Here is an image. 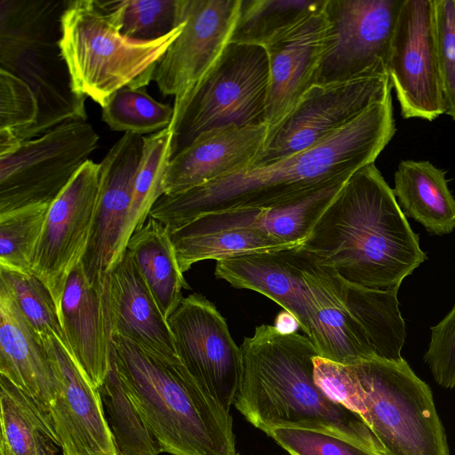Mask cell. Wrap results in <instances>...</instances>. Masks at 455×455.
<instances>
[{
	"instance_id": "cell-1",
	"label": "cell",
	"mask_w": 455,
	"mask_h": 455,
	"mask_svg": "<svg viewBox=\"0 0 455 455\" xmlns=\"http://www.w3.org/2000/svg\"><path fill=\"white\" fill-rule=\"evenodd\" d=\"M395 132L390 94L308 148L182 193L163 195L149 217L172 229L207 213L290 204L347 181L357 170L374 163Z\"/></svg>"
},
{
	"instance_id": "cell-2",
	"label": "cell",
	"mask_w": 455,
	"mask_h": 455,
	"mask_svg": "<svg viewBox=\"0 0 455 455\" xmlns=\"http://www.w3.org/2000/svg\"><path fill=\"white\" fill-rule=\"evenodd\" d=\"M301 246L347 283L379 291H398L427 259L374 163L350 176Z\"/></svg>"
},
{
	"instance_id": "cell-3",
	"label": "cell",
	"mask_w": 455,
	"mask_h": 455,
	"mask_svg": "<svg viewBox=\"0 0 455 455\" xmlns=\"http://www.w3.org/2000/svg\"><path fill=\"white\" fill-rule=\"evenodd\" d=\"M240 349L241 379L233 405L256 428L324 430L381 455L363 419L316 384L314 359L319 355L307 337L265 323L244 338Z\"/></svg>"
},
{
	"instance_id": "cell-4",
	"label": "cell",
	"mask_w": 455,
	"mask_h": 455,
	"mask_svg": "<svg viewBox=\"0 0 455 455\" xmlns=\"http://www.w3.org/2000/svg\"><path fill=\"white\" fill-rule=\"evenodd\" d=\"M214 274L280 305L319 356L342 364L375 356L364 329L347 308V281L301 245L217 261Z\"/></svg>"
},
{
	"instance_id": "cell-5",
	"label": "cell",
	"mask_w": 455,
	"mask_h": 455,
	"mask_svg": "<svg viewBox=\"0 0 455 455\" xmlns=\"http://www.w3.org/2000/svg\"><path fill=\"white\" fill-rule=\"evenodd\" d=\"M314 364L316 384L363 419L381 455H450L431 389L403 357L342 364L317 355Z\"/></svg>"
},
{
	"instance_id": "cell-6",
	"label": "cell",
	"mask_w": 455,
	"mask_h": 455,
	"mask_svg": "<svg viewBox=\"0 0 455 455\" xmlns=\"http://www.w3.org/2000/svg\"><path fill=\"white\" fill-rule=\"evenodd\" d=\"M115 361L142 420L172 455H235L230 413L205 395L180 360H170L114 335Z\"/></svg>"
},
{
	"instance_id": "cell-7",
	"label": "cell",
	"mask_w": 455,
	"mask_h": 455,
	"mask_svg": "<svg viewBox=\"0 0 455 455\" xmlns=\"http://www.w3.org/2000/svg\"><path fill=\"white\" fill-rule=\"evenodd\" d=\"M68 1L0 0V69L23 80L38 103L36 123L21 141L59 124L85 121V96L76 93L60 48Z\"/></svg>"
},
{
	"instance_id": "cell-8",
	"label": "cell",
	"mask_w": 455,
	"mask_h": 455,
	"mask_svg": "<svg viewBox=\"0 0 455 455\" xmlns=\"http://www.w3.org/2000/svg\"><path fill=\"white\" fill-rule=\"evenodd\" d=\"M184 21L153 41H137L121 34L103 1L68 0L61 17L60 48L73 88L101 108L117 90L145 87Z\"/></svg>"
},
{
	"instance_id": "cell-9",
	"label": "cell",
	"mask_w": 455,
	"mask_h": 455,
	"mask_svg": "<svg viewBox=\"0 0 455 455\" xmlns=\"http://www.w3.org/2000/svg\"><path fill=\"white\" fill-rule=\"evenodd\" d=\"M268 88L266 49L229 42L205 76L173 107L172 158L207 132L267 124Z\"/></svg>"
},
{
	"instance_id": "cell-10",
	"label": "cell",
	"mask_w": 455,
	"mask_h": 455,
	"mask_svg": "<svg viewBox=\"0 0 455 455\" xmlns=\"http://www.w3.org/2000/svg\"><path fill=\"white\" fill-rule=\"evenodd\" d=\"M99 135L85 121H69L24 140L0 158V213L51 204L98 146Z\"/></svg>"
},
{
	"instance_id": "cell-11",
	"label": "cell",
	"mask_w": 455,
	"mask_h": 455,
	"mask_svg": "<svg viewBox=\"0 0 455 455\" xmlns=\"http://www.w3.org/2000/svg\"><path fill=\"white\" fill-rule=\"evenodd\" d=\"M391 91L387 72L313 85L286 117L269 128L251 166L271 164L319 143L385 100Z\"/></svg>"
},
{
	"instance_id": "cell-12",
	"label": "cell",
	"mask_w": 455,
	"mask_h": 455,
	"mask_svg": "<svg viewBox=\"0 0 455 455\" xmlns=\"http://www.w3.org/2000/svg\"><path fill=\"white\" fill-rule=\"evenodd\" d=\"M404 0H325L328 31L316 84L387 72L392 35Z\"/></svg>"
},
{
	"instance_id": "cell-13",
	"label": "cell",
	"mask_w": 455,
	"mask_h": 455,
	"mask_svg": "<svg viewBox=\"0 0 455 455\" xmlns=\"http://www.w3.org/2000/svg\"><path fill=\"white\" fill-rule=\"evenodd\" d=\"M387 71L403 118L433 121L445 114L436 0H404L392 35Z\"/></svg>"
},
{
	"instance_id": "cell-14",
	"label": "cell",
	"mask_w": 455,
	"mask_h": 455,
	"mask_svg": "<svg viewBox=\"0 0 455 455\" xmlns=\"http://www.w3.org/2000/svg\"><path fill=\"white\" fill-rule=\"evenodd\" d=\"M167 321L182 364L203 392L229 412L242 356L224 317L213 303L194 293L183 298Z\"/></svg>"
},
{
	"instance_id": "cell-15",
	"label": "cell",
	"mask_w": 455,
	"mask_h": 455,
	"mask_svg": "<svg viewBox=\"0 0 455 455\" xmlns=\"http://www.w3.org/2000/svg\"><path fill=\"white\" fill-rule=\"evenodd\" d=\"M100 164L87 160L51 203L30 272L48 288L59 313L67 280L84 255L99 191Z\"/></svg>"
},
{
	"instance_id": "cell-16",
	"label": "cell",
	"mask_w": 455,
	"mask_h": 455,
	"mask_svg": "<svg viewBox=\"0 0 455 455\" xmlns=\"http://www.w3.org/2000/svg\"><path fill=\"white\" fill-rule=\"evenodd\" d=\"M241 0H185L184 26L158 62L153 80L178 106L221 55Z\"/></svg>"
},
{
	"instance_id": "cell-17",
	"label": "cell",
	"mask_w": 455,
	"mask_h": 455,
	"mask_svg": "<svg viewBox=\"0 0 455 455\" xmlns=\"http://www.w3.org/2000/svg\"><path fill=\"white\" fill-rule=\"evenodd\" d=\"M143 136L124 133L100 163L99 191L82 266L90 284L110 283L128 218Z\"/></svg>"
},
{
	"instance_id": "cell-18",
	"label": "cell",
	"mask_w": 455,
	"mask_h": 455,
	"mask_svg": "<svg viewBox=\"0 0 455 455\" xmlns=\"http://www.w3.org/2000/svg\"><path fill=\"white\" fill-rule=\"evenodd\" d=\"M57 380L48 415L61 455H120L105 414L100 390L56 339L43 338Z\"/></svg>"
},
{
	"instance_id": "cell-19",
	"label": "cell",
	"mask_w": 455,
	"mask_h": 455,
	"mask_svg": "<svg viewBox=\"0 0 455 455\" xmlns=\"http://www.w3.org/2000/svg\"><path fill=\"white\" fill-rule=\"evenodd\" d=\"M60 320L68 351L90 381L100 388L115 355L110 283H89L82 263L69 275L62 295Z\"/></svg>"
},
{
	"instance_id": "cell-20",
	"label": "cell",
	"mask_w": 455,
	"mask_h": 455,
	"mask_svg": "<svg viewBox=\"0 0 455 455\" xmlns=\"http://www.w3.org/2000/svg\"><path fill=\"white\" fill-rule=\"evenodd\" d=\"M324 2L264 47L269 62L268 128L286 117L303 95L316 84L328 31Z\"/></svg>"
},
{
	"instance_id": "cell-21",
	"label": "cell",
	"mask_w": 455,
	"mask_h": 455,
	"mask_svg": "<svg viewBox=\"0 0 455 455\" xmlns=\"http://www.w3.org/2000/svg\"><path fill=\"white\" fill-rule=\"evenodd\" d=\"M267 124L207 132L172 157L163 180L164 195L182 193L251 167L260 154Z\"/></svg>"
},
{
	"instance_id": "cell-22",
	"label": "cell",
	"mask_w": 455,
	"mask_h": 455,
	"mask_svg": "<svg viewBox=\"0 0 455 455\" xmlns=\"http://www.w3.org/2000/svg\"><path fill=\"white\" fill-rule=\"evenodd\" d=\"M114 335L170 360H180L169 323L125 250L110 275Z\"/></svg>"
},
{
	"instance_id": "cell-23",
	"label": "cell",
	"mask_w": 455,
	"mask_h": 455,
	"mask_svg": "<svg viewBox=\"0 0 455 455\" xmlns=\"http://www.w3.org/2000/svg\"><path fill=\"white\" fill-rule=\"evenodd\" d=\"M0 375L48 413L57 394L54 371L42 340L1 285Z\"/></svg>"
},
{
	"instance_id": "cell-24",
	"label": "cell",
	"mask_w": 455,
	"mask_h": 455,
	"mask_svg": "<svg viewBox=\"0 0 455 455\" xmlns=\"http://www.w3.org/2000/svg\"><path fill=\"white\" fill-rule=\"evenodd\" d=\"M344 183L329 185L302 199L283 205L212 212L183 225L198 230L258 229L286 244L299 246L308 236L315 222Z\"/></svg>"
},
{
	"instance_id": "cell-25",
	"label": "cell",
	"mask_w": 455,
	"mask_h": 455,
	"mask_svg": "<svg viewBox=\"0 0 455 455\" xmlns=\"http://www.w3.org/2000/svg\"><path fill=\"white\" fill-rule=\"evenodd\" d=\"M393 191L403 214L428 233L443 235L455 229V198L445 172L430 162L401 161L395 172Z\"/></svg>"
},
{
	"instance_id": "cell-26",
	"label": "cell",
	"mask_w": 455,
	"mask_h": 455,
	"mask_svg": "<svg viewBox=\"0 0 455 455\" xmlns=\"http://www.w3.org/2000/svg\"><path fill=\"white\" fill-rule=\"evenodd\" d=\"M126 250L168 319L184 298L182 290L189 289L179 267L168 227L148 217L132 235Z\"/></svg>"
},
{
	"instance_id": "cell-27",
	"label": "cell",
	"mask_w": 455,
	"mask_h": 455,
	"mask_svg": "<svg viewBox=\"0 0 455 455\" xmlns=\"http://www.w3.org/2000/svg\"><path fill=\"white\" fill-rule=\"evenodd\" d=\"M0 455H59L60 442L47 412L0 375Z\"/></svg>"
},
{
	"instance_id": "cell-28",
	"label": "cell",
	"mask_w": 455,
	"mask_h": 455,
	"mask_svg": "<svg viewBox=\"0 0 455 455\" xmlns=\"http://www.w3.org/2000/svg\"><path fill=\"white\" fill-rule=\"evenodd\" d=\"M180 271L200 261H217L240 256L291 248L271 235L250 228L198 230L182 225L169 229Z\"/></svg>"
},
{
	"instance_id": "cell-29",
	"label": "cell",
	"mask_w": 455,
	"mask_h": 455,
	"mask_svg": "<svg viewBox=\"0 0 455 455\" xmlns=\"http://www.w3.org/2000/svg\"><path fill=\"white\" fill-rule=\"evenodd\" d=\"M397 292L371 290L347 282L348 310L364 329L374 355L388 360L402 358L406 338Z\"/></svg>"
},
{
	"instance_id": "cell-30",
	"label": "cell",
	"mask_w": 455,
	"mask_h": 455,
	"mask_svg": "<svg viewBox=\"0 0 455 455\" xmlns=\"http://www.w3.org/2000/svg\"><path fill=\"white\" fill-rule=\"evenodd\" d=\"M171 127L143 136V151L136 172L128 218L122 235L117 261L132 235L142 227L156 202L164 195L163 180L172 158ZM117 263V262H116Z\"/></svg>"
},
{
	"instance_id": "cell-31",
	"label": "cell",
	"mask_w": 455,
	"mask_h": 455,
	"mask_svg": "<svg viewBox=\"0 0 455 455\" xmlns=\"http://www.w3.org/2000/svg\"><path fill=\"white\" fill-rule=\"evenodd\" d=\"M324 0H241L230 42L266 47Z\"/></svg>"
},
{
	"instance_id": "cell-32",
	"label": "cell",
	"mask_w": 455,
	"mask_h": 455,
	"mask_svg": "<svg viewBox=\"0 0 455 455\" xmlns=\"http://www.w3.org/2000/svg\"><path fill=\"white\" fill-rule=\"evenodd\" d=\"M105 414L121 455H158V441L148 428L125 392L115 355L108 374L99 388Z\"/></svg>"
},
{
	"instance_id": "cell-33",
	"label": "cell",
	"mask_w": 455,
	"mask_h": 455,
	"mask_svg": "<svg viewBox=\"0 0 455 455\" xmlns=\"http://www.w3.org/2000/svg\"><path fill=\"white\" fill-rule=\"evenodd\" d=\"M0 285L8 291L40 339H56L68 349L58 307L48 288L36 275L32 272L0 267Z\"/></svg>"
},
{
	"instance_id": "cell-34",
	"label": "cell",
	"mask_w": 455,
	"mask_h": 455,
	"mask_svg": "<svg viewBox=\"0 0 455 455\" xmlns=\"http://www.w3.org/2000/svg\"><path fill=\"white\" fill-rule=\"evenodd\" d=\"M173 107L154 100L147 88L123 87L109 96L102 107V120L112 131L152 134L168 128Z\"/></svg>"
},
{
	"instance_id": "cell-35",
	"label": "cell",
	"mask_w": 455,
	"mask_h": 455,
	"mask_svg": "<svg viewBox=\"0 0 455 455\" xmlns=\"http://www.w3.org/2000/svg\"><path fill=\"white\" fill-rule=\"evenodd\" d=\"M124 36L137 41L159 39L184 21L185 0L103 1Z\"/></svg>"
},
{
	"instance_id": "cell-36",
	"label": "cell",
	"mask_w": 455,
	"mask_h": 455,
	"mask_svg": "<svg viewBox=\"0 0 455 455\" xmlns=\"http://www.w3.org/2000/svg\"><path fill=\"white\" fill-rule=\"evenodd\" d=\"M51 204L0 213V267L30 272Z\"/></svg>"
},
{
	"instance_id": "cell-37",
	"label": "cell",
	"mask_w": 455,
	"mask_h": 455,
	"mask_svg": "<svg viewBox=\"0 0 455 455\" xmlns=\"http://www.w3.org/2000/svg\"><path fill=\"white\" fill-rule=\"evenodd\" d=\"M265 433L291 455H376L355 442L320 429L276 427Z\"/></svg>"
},
{
	"instance_id": "cell-38",
	"label": "cell",
	"mask_w": 455,
	"mask_h": 455,
	"mask_svg": "<svg viewBox=\"0 0 455 455\" xmlns=\"http://www.w3.org/2000/svg\"><path fill=\"white\" fill-rule=\"evenodd\" d=\"M38 103L31 88L20 78L0 69V129L19 137L38 118Z\"/></svg>"
},
{
	"instance_id": "cell-39",
	"label": "cell",
	"mask_w": 455,
	"mask_h": 455,
	"mask_svg": "<svg viewBox=\"0 0 455 455\" xmlns=\"http://www.w3.org/2000/svg\"><path fill=\"white\" fill-rule=\"evenodd\" d=\"M436 28L445 114L455 120V0H436Z\"/></svg>"
},
{
	"instance_id": "cell-40",
	"label": "cell",
	"mask_w": 455,
	"mask_h": 455,
	"mask_svg": "<svg viewBox=\"0 0 455 455\" xmlns=\"http://www.w3.org/2000/svg\"><path fill=\"white\" fill-rule=\"evenodd\" d=\"M424 359L435 382L448 389L455 387V305L436 325L432 326Z\"/></svg>"
},
{
	"instance_id": "cell-41",
	"label": "cell",
	"mask_w": 455,
	"mask_h": 455,
	"mask_svg": "<svg viewBox=\"0 0 455 455\" xmlns=\"http://www.w3.org/2000/svg\"><path fill=\"white\" fill-rule=\"evenodd\" d=\"M23 141L10 129H0V158L16 152Z\"/></svg>"
},
{
	"instance_id": "cell-42",
	"label": "cell",
	"mask_w": 455,
	"mask_h": 455,
	"mask_svg": "<svg viewBox=\"0 0 455 455\" xmlns=\"http://www.w3.org/2000/svg\"><path fill=\"white\" fill-rule=\"evenodd\" d=\"M235 455H239L238 453H235Z\"/></svg>"
},
{
	"instance_id": "cell-43",
	"label": "cell",
	"mask_w": 455,
	"mask_h": 455,
	"mask_svg": "<svg viewBox=\"0 0 455 455\" xmlns=\"http://www.w3.org/2000/svg\"><path fill=\"white\" fill-rule=\"evenodd\" d=\"M121 455V454H120Z\"/></svg>"
}]
</instances>
